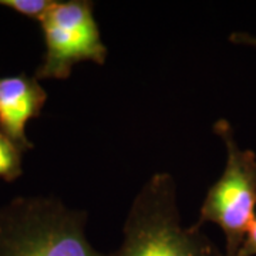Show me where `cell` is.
Wrapping results in <instances>:
<instances>
[{"label": "cell", "instance_id": "4", "mask_svg": "<svg viewBox=\"0 0 256 256\" xmlns=\"http://www.w3.org/2000/svg\"><path fill=\"white\" fill-rule=\"evenodd\" d=\"M88 0H56L54 6L40 20L46 52L37 67V80L68 78L77 63L92 62L102 66L107 47Z\"/></svg>", "mask_w": 256, "mask_h": 256}, {"label": "cell", "instance_id": "5", "mask_svg": "<svg viewBox=\"0 0 256 256\" xmlns=\"http://www.w3.org/2000/svg\"><path fill=\"white\" fill-rule=\"evenodd\" d=\"M46 101V90L36 77L18 74L0 78V131L22 152L33 148L26 137V124L40 116Z\"/></svg>", "mask_w": 256, "mask_h": 256}, {"label": "cell", "instance_id": "9", "mask_svg": "<svg viewBox=\"0 0 256 256\" xmlns=\"http://www.w3.org/2000/svg\"><path fill=\"white\" fill-rule=\"evenodd\" d=\"M229 42L230 43H235V44H244V46H252L256 47V36L252 34H248V33H232L229 36Z\"/></svg>", "mask_w": 256, "mask_h": 256}, {"label": "cell", "instance_id": "8", "mask_svg": "<svg viewBox=\"0 0 256 256\" xmlns=\"http://www.w3.org/2000/svg\"><path fill=\"white\" fill-rule=\"evenodd\" d=\"M256 255V218L255 222L252 224V226L248 232L246 239L244 242V245L240 246L238 254L235 256H255Z\"/></svg>", "mask_w": 256, "mask_h": 256}, {"label": "cell", "instance_id": "1", "mask_svg": "<svg viewBox=\"0 0 256 256\" xmlns=\"http://www.w3.org/2000/svg\"><path fill=\"white\" fill-rule=\"evenodd\" d=\"M112 256H220L201 226H182L172 175H152L138 191Z\"/></svg>", "mask_w": 256, "mask_h": 256}, {"label": "cell", "instance_id": "7", "mask_svg": "<svg viewBox=\"0 0 256 256\" xmlns=\"http://www.w3.org/2000/svg\"><path fill=\"white\" fill-rule=\"evenodd\" d=\"M56 0H0V6L14 10L28 18L42 20L54 6Z\"/></svg>", "mask_w": 256, "mask_h": 256}, {"label": "cell", "instance_id": "6", "mask_svg": "<svg viewBox=\"0 0 256 256\" xmlns=\"http://www.w3.org/2000/svg\"><path fill=\"white\" fill-rule=\"evenodd\" d=\"M22 154L18 146L0 131V180L12 182L22 175Z\"/></svg>", "mask_w": 256, "mask_h": 256}, {"label": "cell", "instance_id": "2", "mask_svg": "<svg viewBox=\"0 0 256 256\" xmlns=\"http://www.w3.org/2000/svg\"><path fill=\"white\" fill-rule=\"evenodd\" d=\"M87 214L53 198H16L0 208V256H106L86 236Z\"/></svg>", "mask_w": 256, "mask_h": 256}, {"label": "cell", "instance_id": "3", "mask_svg": "<svg viewBox=\"0 0 256 256\" xmlns=\"http://www.w3.org/2000/svg\"><path fill=\"white\" fill-rule=\"evenodd\" d=\"M214 131L226 148V164L220 180L206 194L198 225H218L226 240V256H235L255 222L256 154L238 146L226 120H218Z\"/></svg>", "mask_w": 256, "mask_h": 256}]
</instances>
